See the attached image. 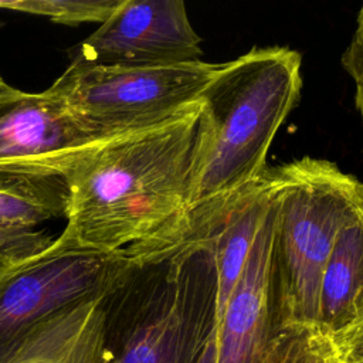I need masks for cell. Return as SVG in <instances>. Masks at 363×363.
<instances>
[{"label":"cell","mask_w":363,"mask_h":363,"mask_svg":"<svg viewBox=\"0 0 363 363\" xmlns=\"http://www.w3.org/2000/svg\"><path fill=\"white\" fill-rule=\"evenodd\" d=\"M210 126L200 102L183 115L106 139L65 174L71 247L135 258L176 231L193 208Z\"/></svg>","instance_id":"6da1fadb"},{"label":"cell","mask_w":363,"mask_h":363,"mask_svg":"<svg viewBox=\"0 0 363 363\" xmlns=\"http://www.w3.org/2000/svg\"><path fill=\"white\" fill-rule=\"evenodd\" d=\"M227 199L197 204L104 298L99 363H194L216 325L214 237Z\"/></svg>","instance_id":"7a4b0ae2"},{"label":"cell","mask_w":363,"mask_h":363,"mask_svg":"<svg viewBox=\"0 0 363 363\" xmlns=\"http://www.w3.org/2000/svg\"><path fill=\"white\" fill-rule=\"evenodd\" d=\"M301 68L299 52L278 45L218 64L199 99L210 136L193 207L237 193L267 172L271 143L301 96Z\"/></svg>","instance_id":"3957f363"},{"label":"cell","mask_w":363,"mask_h":363,"mask_svg":"<svg viewBox=\"0 0 363 363\" xmlns=\"http://www.w3.org/2000/svg\"><path fill=\"white\" fill-rule=\"evenodd\" d=\"M271 173L275 299L286 325L318 330L323 271L340 231L363 214V182L330 160L308 156Z\"/></svg>","instance_id":"277c9868"},{"label":"cell","mask_w":363,"mask_h":363,"mask_svg":"<svg viewBox=\"0 0 363 363\" xmlns=\"http://www.w3.org/2000/svg\"><path fill=\"white\" fill-rule=\"evenodd\" d=\"M218 64L172 67L71 64L48 86L74 119L96 139L166 123L199 104Z\"/></svg>","instance_id":"5b68a950"},{"label":"cell","mask_w":363,"mask_h":363,"mask_svg":"<svg viewBox=\"0 0 363 363\" xmlns=\"http://www.w3.org/2000/svg\"><path fill=\"white\" fill-rule=\"evenodd\" d=\"M130 258L71 247L62 237L0 262V363H13L34 332L62 309L105 295Z\"/></svg>","instance_id":"8992f818"},{"label":"cell","mask_w":363,"mask_h":363,"mask_svg":"<svg viewBox=\"0 0 363 363\" xmlns=\"http://www.w3.org/2000/svg\"><path fill=\"white\" fill-rule=\"evenodd\" d=\"M274 199L217 323L216 363H295L303 336L281 316L272 285Z\"/></svg>","instance_id":"52a82bcc"},{"label":"cell","mask_w":363,"mask_h":363,"mask_svg":"<svg viewBox=\"0 0 363 363\" xmlns=\"http://www.w3.org/2000/svg\"><path fill=\"white\" fill-rule=\"evenodd\" d=\"M201 38L182 0H122L86 37L71 64L172 67L200 61Z\"/></svg>","instance_id":"ba28073f"},{"label":"cell","mask_w":363,"mask_h":363,"mask_svg":"<svg viewBox=\"0 0 363 363\" xmlns=\"http://www.w3.org/2000/svg\"><path fill=\"white\" fill-rule=\"evenodd\" d=\"M106 139L88 133L50 89L27 92L0 112V177H61Z\"/></svg>","instance_id":"9c48e42d"},{"label":"cell","mask_w":363,"mask_h":363,"mask_svg":"<svg viewBox=\"0 0 363 363\" xmlns=\"http://www.w3.org/2000/svg\"><path fill=\"white\" fill-rule=\"evenodd\" d=\"M274 199L271 170L248 187L231 194L214 237L217 268L216 326L250 257L257 234Z\"/></svg>","instance_id":"30bf717a"},{"label":"cell","mask_w":363,"mask_h":363,"mask_svg":"<svg viewBox=\"0 0 363 363\" xmlns=\"http://www.w3.org/2000/svg\"><path fill=\"white\" fill-rule=\"evenodd\" d=\"M363 311V214L339 234L323 271L318 332L332 333Z\"/></svg>","instance_id":"8fae6325"},{"label":"cell","mask_w":363,"mask_h":363,"mask_svg":"<svg viewBox=\"0 0 363 363\" xmlns=\"http://www.w3.org/2000/svg\"><path fill=\"white\" fill-rule=\"evenodd\" d=\"M67 197L61 177H0V230L27 231L65 217Z\"/></svg>","instance_id":"7c38bea8"},{"label":"cell","mask_w":363,"mask_h":363,"mask_svg":"<svg viewBox=\"0 0 363 363\" xmlns=\"http://www.w3.org/2000/svg\"><path fill=\"white\" fill-rule=\"evenodd\" d=\"M122 0H0V10L47 17L61 24H102Z\"/></svg>","instance_id":"4fadbf2b"},{"label":"cell","mask_w":363,"mask_h":363,"mask_svg":"<svg viewBox=\"0 0 363 363\" xmlns=\"http://www.w3.org/2000/svg\"><path fill=\"white\" fill-rule=\"evenodd\" d=\"M322 335L332 363H363V311L343 328Z\"/></svg>","instance_id":"5bb4252c"},{"label":"cell","mask_w":363,"mask_h":363,"mask_svg":"<svg viewBox=\"0 0 363 363\" xmlns=\"http://www.w3.org/2000/svg\"><path fill=\"white\" fill-rule=\"evenodd\" d=\"M55 238L44 231H4L0 230V262L26 257L50 247Z\"/></svg>","instance_id":"9a60e30c"},{"label":"cell","mask_w":363,"mask_h":363,"mask_svg":"<svg viewBox=\"0 0 363 363\" xmlns=\"http://www.w3.org/2000/svg\"><path fill=\"white\" fill-rule=\"evenodd\" d=\"M342 65L354 85V105L363 122V6L357 14L356 28L342 54Z\"/></svg>","instance_id":"2e32d148"},{"label":"cell","mask_w":363,"mask_h":363,"mask_svg":"<svg viewBox=\"0 0 363 363\" xmlns=\"http://www.w3.org/2000/svg\"><path fill=\"white\" fill-rule=\"evenodd\" d=\"M295 363H332L325 337L318 330L305 333Z\"/></svg>","instance_id":"e0dca14e"},{"label":"cell","mask_w":363,"mask_h":363,"mask_svg":"<svg viewBox=\"0 0 363 363\" xmlns=\"http://www.w3.org/2000/svg\"><path fill=\"white\" fill-rule=\"evenodd\" d=\"M216 356H217V326L214 325L207 339L204 340L203 347L199 352L194 363H216Z\"/></svg>","instance_id":"ac0fdd59"},{"label":"cell","mask_w":363,"mask_h":363,"mask_svg":"<svg viewBox=\"0 0 363 363\" xmlns=\"http://www.w3.org/2000/svg\"><path fill=\"white\" fill-rule=\"evenodd\" d=\"M27 92L10 85L0 74V112L21 99Z\"/></svg>","instance_id":"d6986e66"}]
</instances>
